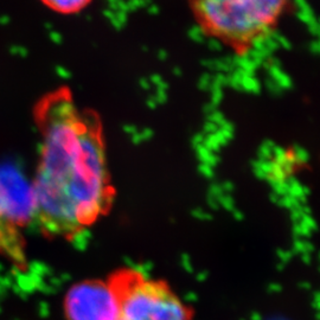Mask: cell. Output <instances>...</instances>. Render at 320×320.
<instances>
[{"instance_id": "obj_6", "label": "cell", "mask_w": 320, "mask_h": 320, "mask_svg": "<svg viewBox=\"0 0 320 320\" xmlns=\"http://www.w3.org/2000/svg\"><path fill=\"white\" fill-rule=\"evenodd\" d=\"M41 2L55 13L71 16L86 10L92 0H41Z\"/></svg>"}, {"instance_id": "obj_3", "label": "cell", "mask_w": 320, "mask_h": 320, "mask_svg": "<svg viewBox=\"0 0 320 320\" xmlns=\"http://www.w3.org/2000/svg\"><path fill=\"white\" fill-rule=\"evenodd\" d=\"M104 280L114 297L118 320H193L196 316L166 280L137 268H116Z\"/></svg>"}, {"instance_id": "obj_5", "label": "cell", "mask_w": 320, "mask_h": 320, "mask_svg": "<svg viewBox=\"0 0 320 320\" xmlns=\"http://www.w3.org/2000/svg\"><path fill=\"white\" fill-rule=\"evenodd\" d=\"M0 256L11 265L25 271L29 266L26 240L22 222L14 211L11 198L0 179Z\"/></svg>"}, {"instance_id": "obj_1", "label": "cell", "mask_w": 320, "mask_h": 320, "mask_svg": "<svg viewBox=\"0 0 320 320\" xmlns=\"http://www.w3.org/2000/svg\"><path fill=\"white\" fill-rule=\"evenodd\" d=\"M34 119L41 146L30 217L44 237L73 241L108 216L115 202L102 120L68 87L43 95Z\"/></svg>"}, {"instance_id": "obj_2", "label": "cell", "mask_w": 320, "mask_h": 320, "mask_svg": "<svg viewBox=\"0 0 320 320\" xmlns=\"http://www.w3.org/2000/svg\"><path fill=\"white\" fill-rule=\"evenodd\" d=\"M206 37L243 57L277 29L295 0H186Z\"/></svg>"}, {"instance_id": "obj_4", "label": "cell", "mask_w": 320, "mask_h": 320, "mask_svg": "<svg viewBox=\"0 0 320 320\" xmlns=\"http://www.w3.org/2000/svg\"><path fill=\"white\" fill-rule=\"evenodd\" d=\"M63 313L65 320H118L114 297L101 279H85L69 287Z\"/></svg>"}]
</instances>
